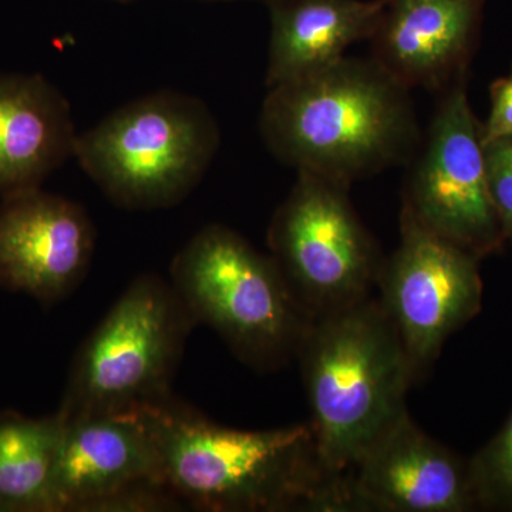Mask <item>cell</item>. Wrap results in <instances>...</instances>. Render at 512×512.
I'll return each instance as SVG.
<instances>
[{"mask_svg": "<svg viewBox=\"0 0 512 512\" xmlns=\"http://www.w3.org/2000/svg\"><path fill=\"white\" fill-rule=\"evenodd\" d=\"M96 229L76 202L40 188L3 197L0 289L42 303L62 301L89 272Z\"/></svg>", "mask_w": 512, "mask_h": 512, "instance_id": "7c38bea8", "label": "cell"}, {"mask_svg": "<svg viewBox=\"0 0 512 512\" xmlns=\"http://www.w3.org/2000/svg\"><path fill=\"white\" fill-rule=\"evenodd\" d=\"M508 136H512V69L508 76L491 84L490 116L481 126L483 144Z\"/></svg>", "mask_w": 512, "mask_h": 512, "instance_id": "d6986e66", "label": "cell"}, {"mask_svg": "<svg viewBox=\"0 0 512 512\" xmlns=\"http://www.w3.org/2000/svg\"><path fill=\"white\" fill-rule=\"evenodd\" d=\"M484 0H390L373 60L407 89L439 90L461 72Z\"/></svg>", "mask_w": 512, "mask_h": 512, "instance_id": "4fadbf2b", "label": "cell"}, {"mask_svg": "<svg viewBox=\"0 0 512 512\" xmlns=\"http://www.w3.org/2000/svg\"><path fill=\"white\" fill-rule=\"evenodd\" d=\"M403 207L424 227L480 259L507 241L488 190L481 126L464 84L451 87L431 121Z\"/></svg>", "mask_w": 512, "mask_h": 512, "instance_id": "9c48e42d", "label": "cell"}, {"mask_svg": "<svg viewBox=\"0 0 512 512\" xmlns=\"http://www.w3.org/2000/svg\"><path fill=\"white\" fill-rule=\"evenodd\" d=\"M117 2L127 3V2H131V0H117Z\"/></svg>", "mask_w": 512, "mask_h": 512, "instance_id": "ffe728a7", "label": "cell"}, {"mask_svg": "<svg viewBox=\"0 0 512 512\" xmlns=\"http://www.w3.org/2000/svg\"><path fill=\"white\" fill-rule=\"evenodd\" d=\"M0 512H5V510H3L2 505H0Z\"/></svg>", "mask_w": 512, "mask_h": 512, "instance_id": "44dd1931", "label": "cell"}, {"mask_svg": "<svg viewBox=\"0 0 512 512\" xmlns=\"http://www.w3.org/2000/svg\"><path fill=\"white\" fill-rule=\"evenodd\" d=\"M483 151L491 200L505 237L512 241V136L484 143Z\"/></svg>", "mask_w": 512, "mask_h": 512, "instance_id": "ac0fdd59", "label": "cell"}, {"mask_svg": "<svg viewBox=\"0 0 512 512\" xmlns=\"http://www.w3.org/2000/svg\"><path fill=\"white\" fill-rule=\"evenodd\" d=\"M220 141L204 101L163 90L124 104L77 136L74 157L117 207L161 210L201 183Z\"/></svg>", "mask_w": 512, "mask_h": 512, "instance_id": "277c9868", "label": "cell"}, {"mask_svg": "<svg viewBox=\"0 0 512 512\" xmlns=\"http://www.w3.org/2000/svg\"><path fill=\"white\" fill-rule=\"evenodd\" d=\"M195 326L170 281L138 276L77 352L59 413H131L170 399Z\"/></svg>", "mask_w": 512, "mask_h": 512, "instance_id": "8992f818", "label": "cell"}, {"mask_svg": "<svg viewBox=\"0 0 512 512\" xmlns=\"http://www.w3.org/2000/svg\"><path fill=\"white\" fill-rule=\"evenodd\" d=\"M137 412L156 444L165 485L185 507L345 512L343 477L323 464L309 423L229 429L173 396Z\"/></svg>", "mask_w": 512, "mask_h": 512, "instance_id": "6da1fadb", "label": "cell"}, {"mask_svg": "<svg viewBox=\"0 0 512 512\" xmlns=\"http://www.w3.org/2000/svg\"><path fill=\"white\" fill-rule=\"evenodd\" d=\"M268 2H269V0H268Z\"/></svg>", "mask_w": 512, "mask_h": 512, "instance_id": "603a6c76", "label": "cell"}, {"mask_svg": "<svg viewBox=\"0 0 512 512\" xmlns=\"http://www.w3.org/2000/svg\"><path fill=\"white\" fill-rule=\"evenodd\" d=\"M296 359L316 447L330 473L353 463L409 410L412 366L379 299L313 320Z\"/></svg>", "mask_w": 512, "mask_h": 512, "instance_id": "3957f363", "label": "cell"}, {"mask_svg": "<svg viewBox=\"0 0 512 512\" xmlns=\"http://www.w3.org/2000/svg\"><path fill=\"white\" fill-rule=\"evenodd\" d=\"M345 511L477 510L468 463L433 439L407 412L343 474Z\"/></svg>", "mask_w": 512, "mask_h": 512, "instance_id": "8fae6325", "label": "cell"}, {"mask_svg": "<svg viewBox=\"0 0 512 512\" xmlns=\"http://www.w3.org/2000/svg\"><path fill=\"white\" fill-rule=\"evenodd\" d=\"M266 86L291 82L345 57L379 25L384 0H269Z\"/></svg>", "mask_w": 512, "mask_h": 512, "instance_id": "9a60e30c", "label": "cell"}, {"mask_svg": "<svg viewBox=\"0 0 512 512\" xmlns=\"http://www.w3.org/2000/svg\"><path fill=\"white\" fill-rule=\"evenodd\" d=\"M171 285L197 325L217 332L239 360L275 372L296 359L313 320L271 255L222 225L202 228L175 255Z\"/></svg>", "mask_w": 512, "mask_h": 512, "instance_id": "5b68a950", "label": "cell"}, {"mask_svg": "<svg viewBox=\"0 0 512 512\" xmlns=\"http://www.w3.org/2000/svg\"><path fill=\"white\" fill-rule=\"evenodd\" d=\"M384 2H390V0H384Z\"/></svg>", "mask_w": 512, "mask_h": 512, "instance_id": "7402d4cb", "label": "cell"}, {"mask_svg": "<svg viewBox=\"0 0 512 512\" xmlns=\"http://www.w3.org/2000/svg\"><path fill=\"white\" fill-rule=\"evenodd\" d=\"M63 419L0 413V505L5 512H56L53 473Z\"/></svg>", "mask_w": 512, "mask_h": 512, "instance_id": "2e32d148", "label": "cell"}, {"mask_svg": "<svg viewBox=\"0 0 512 512\" xmlns=\"http://www.w3.org/2000/svg\"><path fill=\"white\" fill-rule=\"evenodd\" d=\"M69 101L42 76H0V194L39 188L74 157Z\"/></svg>", "mask_w": 512, "mask_h": 512, "instance_id": "5bb4252c", "label": "cell"}, {"mask_svg": "<svg viewBox=\"0 0 512 512\" xmlns=\"http://www.w3.org/2000/svg\"><path fill=\"white\" fill-rule=\"evenodd\" d=\"M467 463L477 510L512 512V412Z\"/></svg>", "mask_w": 512, "mask_h": 512, "instance_id": "e0dca14e", "label": "cell"}, {"mask_svg": "<svg viewBox=\"0 0 512 512\" xmlns=\"http://www.w3.org/2000/svg\"><path fill=\"white\" fill-rule=\"evenodd\" d=\"M348 191V185L298 171L269 225L271 256L311 320L370 298L382 271V252Z\"/></svg>", "mask_w": 512, "mask_h": 512, "instance_id": "52a82bcc", "label": "cell"}, {"mask_svg": "<svg viewBox=\"0 0 512 512\" xmlns=\"http://www.w3.org/2000/svg\"><path fill=\"white\" fill-rule=\"evenodd\" d=\"M62 419L53 473L56 512L180 510L140 413Z\"/></svg>", "mask_w": 512, "mask_h": 512, "instance_id": "30bf717a", "label": "cell"}, {"mask_svg": "<svg viewBox=\"0 0 512 512\" xmlns=\"http://www.w3.org/2000/svg\"><path fill=\"white\" fill-rule=\"evenodd\" d=\"M480 258L424 227L402 208L399 247L384 258L376 288L419 382L447 339L483 305Z\"/></svg>", "mask_w": 512, "mask_h": 512, "instance_id": "ba28073f", "label": "cell"}, {"mask_svg": "<svg viewBox=\"0 0 512 512\" xmlns=\"http://www.w3.org/2000/svg\"><path fill=\"white\" fill-rule=\"evenodd\" d=\"M259 128L296 171L343 185L412 160L420 143L410 90L375 60L342 57L269 87Z\"/></svg>", "mask_w": 512, "mask_h": 512, "instance_id": "7a4b0ae2", "label": "cell"}]
</instances>
